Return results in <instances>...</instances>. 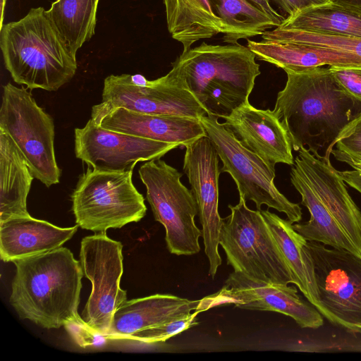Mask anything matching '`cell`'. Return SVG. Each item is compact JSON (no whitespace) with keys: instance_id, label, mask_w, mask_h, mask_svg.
I'll use <instances>...</instances> for the list:
<instances>
[{"instance_id":"obj_37","label":"cell","mask_w":361,"mask_h":361,"mask_svg":"<svg viewBox=\"0 0 361 361\" xmlns=\"http://www.w3.org/2000/svg\"><path fill=\"white\" fill-rule=\"evenodd\" d=\"M335 3L346 6L361 12V0H331Z\"/></svg>"},{"instance_id":"obj_21","label":"cell","mask_w":361,"mask_h":361,"mask_svg":"<svg viewBox=\"0 0 361 361\" xmlns=\"http://www.w3.org/2000/svg\"><path fill=\"white\" fill-rule=\"evenodd\" d=\"M256 58L286 70L329 66H361V57L328 48L291 42L247 39Z\"/></svg>"},{"instance_id":"obj_22","label":"cell","mask_w":361,"mask_h":361,"mask_svg":"<svg viewBox=\"0 0 361 361\" xmlns=\"http://www.w3.org/2000/svg\"><path fill=\"white\" fill-rule=\"evenodd\" d=\"M291 166V183L300 194L301 204L310 214L309 221L294 224L293 228L307 241L345 249L361 256V251L315 193L301 169L295 163Z\"/></svg>"},{"instance_id":"obj_12","label":"cell","mask_w":361,"mask_h":361,"mask_svg":"<svg viewBox=\"0 0 361 361\" xmlns=\"http://www.w3.org/2000/svg\"><path fill=\"white\" fill-rule=\"evenodd\" d=\"M123 245L99 232L82 238L80 262L92 291L82 318L95 330L109 335L114 313L126 300L120 286L123 272Z\"/></svg>"},{"instance_id":"obj_19","label":"cell","mask_w":361,"mask_h":361,"mask_svg":"<svg viewBox=\"0 0 361 361\" xmlns=\"http://www.w3.org/2000/svg\"><path fill=\"white\" fill-rule=\"evenodd\" d=\"M78 226L61 228L30 215L0 222V256L5 262L41 255L62 247Z\"/></svg>"},{"instance_id":"obj_26","label":"cell","mask_w":361,"mask_h":361,"mask_svg":"<svg viewBox=\"0 0 361 361\" xmlns=\"http://www.w3.org/2000/svg\"><path fill=\"white\" fill-rule=\"evenodd\" d=\"M277 27L361 38V12L330 1L289 15Z\"/></svg>"},{"instance_id":"obj_6","label":"cell","mask_w":361,"mask_h":361,"mask_svg":"<svg viewBox=\"0 0 361 361\" xmlns=\"http://www.w3.org/2000/svg\"><path fill=\"white\" fill-rule=\"evenodd\" d=\"M133 171H102L89 166L80 176L71 195L76 224L94 232H106L140 221L147 207L133 185Z\"/></svg>"},{"instance_id":"obj_33","label":"cell","mask_w":361,"mask_h":361,"mask_svg":"<svg viewBox=\"0 0 361 361\" xmlns=\"http://www.w3.org/2000/svg\"><path fill=\"white\" fill-rule=\"evenodd\" d=\"M336 80L361 103V66H329Z\"/></svg>"},{"instance_id":"obj_24","label":"cell","mask_w":361,"mask_h":361,"mask_svg":"<svg viewBox=\"0 0 361 361\" xmlns=\"http://www.w3.org/2000/svg\"><path fill=\"white\" fill-rule=\"evenodd\" d=\"M167 27L183 51L203 39L221 33L222 22L209 0H164Z\"/></svg>"},{"instance_id":"obj_28","label":"cell","mask_w":361,"mask_h":361,"mask_svg":"<svg viewBox=\"0 0 361 361\" xmlns=\"http://www.w3.org/2000/svg\"><path fill=\"white\" fill-rule=\"evenodd\" d=\"M99 0H56L46 13L71 52L94 35Z\"/></svg>"},{"instance_id":"obj_32","label":"cell","mask_w":361,"mask_h":361,"mask_svg":"<svg viewBox=\"0 0 361 361\" xmlns=\"http://www.w3.org/2000/svg\"><path fill=\"white\" fill-rule=\"evenodd\" d=\"M63 327L71 340L82 348L101 347L111 340L109 335L88 325L80 315L66 322Z\"/></svg>"},{"instance_id":"obj_5","label":"cell","mask_w":361,"mask_h":361,"mask_svg":"<svg viewBox=\"0 0 361 361\" xmlns=\"http://www.w3.org/2000/svg\"><path fill=\"white\" fill-rule=\"evenodd\" d=\"M223 219L219 245L235 272L277 283H293L290 271L261 211L252 210L240 197L228 205Z\"/></svg>"},{"instance_id":"obj_1","label":"cell","mask_w":361,"mask_h":361,"mask_svg":"<svg viewBox=\"0 0 361 361\" xmlns=\"http://www.w3.org/2000/svg\"><path fill=\"white\" fill-rule=\"evenodd\" d=\"M274 111L286 130L293 149L330 157L343 129L361 114V103L336 80L329 67L286 70Z\"/></svg>"},{"instance_id":"obj_31","label":"cell","mask_w":361,"mask_h":361,"mask_svg":"<svg viewBox=\"0 0 361 361\" xmlns=\"http://www.w3.org/2000/svg\"><path fill=\"white\" fill-rule=\"evenodd\" d=\"M334 157L345 163L361 161V114L351 121L335 141Z\"/></svg>"},{"instance_id":"obj_18","label":"cell","mask_w":361,"mask_h":361,"mask_svg":"<svg viewBox=\"0 0 361 361\" xmlns=\"http://www.w3.org/2000/svg\"><path fill=\"white\" fill-rule=\"evenodd\" d=\"M294 163L323 204L361 251V211L349 195L340 171L329 157L315 156L302 147Z\"/></svg>"},{"instance_id":"obj_20","label":"cell","mask_w":361,"mask_h":361,"mask_svg":"<svg viewBox=\"0 0 361 361\" xmlns=\"http://www.w3.org/2000/svg\"><path fill=\"white\" fill-rule=\"evenodd\" d=\"M200 302L170 294L127 300L114 313L109 336L111 340H128L140 331L197 311Z\"/></svg>"},{"instance_id":"obj_35","label":"cell","mask_w":361,"mask_h":361,"mask_svg":"<svg viewBox=\"0 0 361 361\" xmlns=\"http://www.w3.org/2000/svg\"><path fill=\"white\" fill-rule=\"evenodd\" d=\"M353 169L340 171L345 183L361 194V161L348 162Z\"/></svg>"},{"instance_id":"obj_38","label":"cell","mask_w":361,"mask_h":361,"mask_svg":"<svg viewBox=\"0 0 361 361\" xmlns=\"http://www.w3.org/2000/svg\"><path fill=\"white\" fill-rule=\"evenodd\" d=\"M6 0H0V7H1V9H0V12H1L0 28L3 26L4 13V8L6 6Z\"/></svg>"},{"instance_id":"obj_30","label":"cell","mask_w":361,"mask_h":361,"mask_svg":"<svg viewBox=\"0 0 361 361\" xmlns=\"http://www.w3.org/2000/svg\"><path fill=\"white\" fill-rule=\"evenodd\" d=\"M198 314L199 312L195 310L193 313L143 329L130 336L128 340L147 344L165 342L172 336L198 324Z\"/></svg>"},{"instance_id":"obj_14","label":"cell","mask_w":361,"mask_h":361,"mask_svg":"<svg viewBox=\"0 0 361 361\" xmlns=\"http://www.w3.org/2000/svg\"><path fill=\"white\" fill-rule=\"evenodd\" d=\"M183 171L198 207L209 275L214 278L221 257L219 252L223 219L219 213V156L210 138L202 136L185 147Z\"/></svg>"},{"instance_id":"obj_3","label":"cell","mask_w":361,"mask_h":361,"mask_svg":"<svg viewBox=\"0 0 361 361\" xmlns=\"http://www.w3.org/2000/svg\"><path fill=\"white\" fill-rule=\"evenodd\" d=\"M0 47L11 78L27 88L56 91L77 70L76 57L43 7L0 28Z\"/></svg>"},{"instance_id":"obj_8","label":"cell","mask_w":361,"mask_h":361,"mask_svg":"<svg viewBox=\"0 0 361 361\" xmlns=\"http://www.w3.org/2000/svg\"><path fill=\"white\" fill-rule=\"evenodd\" d=\"M138 173L154 217L165 228L169 251L176 255L198 253L202 234L195 221L198 207L191 190L180 181L183 173L161 159L146 161Z\"/></svg>"},{"instance_id":"obj_23","label":"cell","mask_w":361,"mask_h":361,"mask_svg":"<svg viewBox=\"0 0 361 361\" xmlns=\"http://www.w3.org/2000/svg\"><path fill=\"white\" fill-rule=\"evenodd\" d=\"M34 178L17 145L0 130V222L30 216L27 198Z\"/></svg>"},{"instance_id":"obj_11","label":"cell","mask_w":361,"mask_h":361,"mask_svg":"<svg viewBox=\"0 0 361 361\" xmlns=\"http://www.w3.org/2000/svg\"><path fill=\"white\" fill-rule=\"evenodd\" d=\"M139 113L175 115L200 119L206 109L172 68L164 76L149 80L140 74L110 75L104 81L102 102Z\"/></svg>"},{"instance_id":"obj_36","label":"cell","mask_w":361,"mask_h":361,"mask_svg":"<svg viewBox=\"0 0 361 361\" xmlns=\"http://www.w3.org/2000/svg\"><path fill=\"white\" fill-rule=\"evenodd\" d=\"M256 6L260 8L262 11L266 12L275 20L281 23L284 20V18L279 14L271 5L270 0H250Z\"/></svg>"},{"instance_id":"obj_10","label":"cell","mask_w":361,"mask_h":361,"mask_svg":"<svg viewBox=\"0 0 361 361\" xmlns=\"http://www.w3.org/2000/svg\"><path fill=\"white\" fill-rule=\"evenodd\" d=\"M200 120L222 161L221 171L231 175L240 197L245 202H254L257 210L261 211L264 204L284 213L291 223L299 222L302 209L277 189L275 169L244 147L229 128L218 121L217 117L206 115Z\"/></svg>"},{"instance_id":"obj_9","label":"cell","mask_w":361,"mask_h":361,"mask_svg":"<svg viewBox=\"0 0 361 361\" xmlns=\"http://www.w3.org/2000/svg\"><path fill=\"white\" fill-rule=\"evenodd\" d=\"M0 130L17 145L35 178L47 187L59 183L61 170L54 152L53 118L37 105L27 88L10 82L3 87Z\"/></svg>"},{"instance_id":"obj_29","label":"cell","mask_w":361,"mask_h":361,"mask_svg":"<svg viewBox=\"0 0 361 361\" xmlns=\"http://www.w3.org/2000/svg\"><path fill=\"white\" fill-rule=\"evenodd\" d=\"M262 40L291 42L328 48L361 57V38L276 27L262 35Z\"/></svg>"},{"instance_id":"obj_34","label":"cell","mask_w":361,"mask_h":361,"mask_svg":"<svg viewBox=\"0 0 361 361\" xmlns=\"http://www.w3.org/2000/svg\"><path fill=\"white\" fill-rule=\"evenodd\" d=\"M288 16L303 8L322 4L331 0H273Z\"/></svg>"},{"instance_id":"obj_25","label":"cell","mask_w":361,"mask_h":361,"mask_svg":"<svg viewBox=\"0 0 361 361\" xmlns=\"http://www.w3.org/2000/svg\"><path fill=\"white\" fill-rule=\"evenodd\" d=\"M292 274L293 283L316 308L318 295L310 257L305 249L307 242L293 227V223L268 209L261 210Z\"/></svg>"},{"instance_id":"obj_27","label":"cell","mask_w":361,"mask_h":361,"mask_svg":"<svg viewBox=\"0 0 361 361\" xmlns=\"http://www.w3.org/2000/svg\"><path fill=\"white\" fill-rule=\"evenodd\" d=\"M215 14L222 22L223 39L238 44L240 39L262 35L281 23L273 18L250 0H209Z\"/></svg>"},{"instance_id":"obj_7","label":"cell","mask_w":361,"mask_h":361,"mask_svg":"<svg viewBox=\"0 0 361 361\" xmlns=\"http://www.w3.org/2000/svg\"><path fill=\"white\" fill-rule=\"evenodd\" d=\"M305 248L317 290V310L331 324L361 333V256L316 241H307Z\"/></svg>"},{"instance_id":"obj_13","label":"cell","mask_w":361,"mask_h":361,"mask_svg":"<svg viewBox=\"0 0 361 361\" xmlns=\"http://www.w3.org/2000/svg\"><path fill=\"white\" fill-rule=\"evenodd\" d=\"M200 300L199 312L233 304L241 309L283 314L302 328L318 329L324 324L322 314L310 302L303 300L295 287L262 281L240 272L231 273L219 292Z\"/></svg>"},{"instance_id":"obj_15","label":"cell","mask_w":361,"mask_h":361,"mask_svg":"<svg viewBox=\"0 0 361 361\" xmlns=\"http://www.w3.org/2000/svg\"><path fill=\"white\" fill-rule=\"evenodd\" d=\"M177 145L105 129L90 118L75 129V154L92 169L123 171L139 161L161 159Z\"/></svg>"},{"instance_id":"obj_2","label":"cell","mask_w":361,"mask_h":361,"mask_svg":"<svg viewBox=\"0 0 361 361\" xmlns=\"http://www.w3.org/2000/svg\"><path fill=\"white\" fill-rule=\"evenodd\" d=\"M10 303L19 317L45 329H59L78 317L84 275L66 247L13 262Z\"/></svg>"},{"instance_id":"obj_4","label":"cell","mask_w":361,"mask_h":361,"mask_svg":"<svg viewBox=\"0 0 361 361\" xmlns=\"http://www.w3.org/2000/svg\"><path fill=\"white\" fill-rule=\"evenodd\" d=\"M207 115L224 118L248 102L261 73L255 54L240 44H208L183 51L172 64Z\"/></svg>"},{"instance_id":"obj_17","label":"cell","mask_w":361,"mask_h":361,"mask_svg":"<svg viewBox=\"0 0 361 361\" xmlns=\"http://www.w3.org/2000/svg\"><path fill=\"white\" fill-rule=\"evenodd\" d=\"M224 119L242 145L271 168L275 169L279 163L294 164L291 141L274 111L257 109L248 102Z\"/></svg>"},{"instance_id":"obj_16","label":"cell","mask_w":361,"mask_h":361,"mask_svg":"<svg viewBox=\"0 0 361 361\" xmlns=\"http://www.w3.org/2000/svg\"><path fill=\"white\" fill-rule=\"evenodd\" d=\"M91 118L107 130L185 147L207 135L200 119L175 115L148 114L103 102L92 108Z\"/></svg>"}]
</instances>
